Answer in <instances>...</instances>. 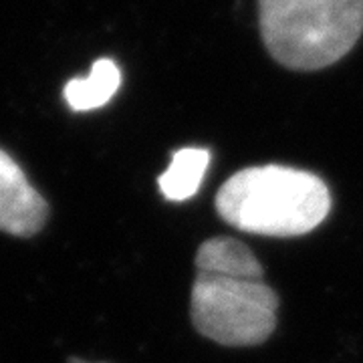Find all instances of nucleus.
I'll use <instances>...</instances> for the list:
<instances>
[{
	"label": "nucleus",
	"instance_id": "20e7f679",
	"mask_svg": "<svg viewBox=\"0 0 363 363\" xmlns=\"http://www.w3.org/2000/svg\"><path fill=\"white\" fill-rule=\"evenodd\" d=\"M49 218V204L28 182L25 169L0 150V233L30 238Z\"/></svg>",
	"mask_w": 363,
	"mask_h": 363
},
{
	"label": "nucleus",
	"instance_id": "39448f33",
	"mask_svg": "<svg viewBox=\"0 0 363 363\" xmlns=\"http://www.w3.org/2000/svg\"><path fill=\"white\" fill-rule=\"evenodd\" d=\"M198 274H216L228 279L262 281V264L247 245L236 238H210L196 255Z\"/></svg>",
	"mask_w": 363,
	"mask_h": 363
},
{
	"label": "nucleus",
	"instance_id": "423d86ee",
	"mask_svg": "<svg viewBox=\"0 0 363 363\" xmlns=\"http://www.w3.org/2000/svg\"><path fill=\"white\" fill-rule=\"evenodd\" d=\"M121 85V71L111 59H99L91 67L89 77L73 79L65 85V101L73 111H91L109 104Z\"/></svg>",
	"mask_w": 363,
	"mask_h": 363
},
{
	"label": "nucleus",
	"instance_id": "7ed1b4c3",
	"mask_svg": "<svg viewBox=\"0 0 363 363\" xmlns=\"http://www.w3.org/2000/svg\"><path fill=\"white\" fill-rule=\"evenodd\" d=\"M279 297L262 281L198 274L190 315L196 331L228 347L259 345L277 327Z\"/></svg>",
	"mask_w": 363,
	"mask_h": 363
},
{
	"label": "nucleus",
	"instance_id": "f257e3e1",
	"mask_svg": "<svg viewBox=\"0 0 363 363\" xmlns=\"http://www.w3.org/2000/svg\"><path fill=\"white\" fill-rule=\"evenodd\" d=\"M331 196L325 182L286 166L245 168L222 184L216 212L230 226L262 236H301L327 218Z\"/></svg>",
	"mask_w": 363,
	"mask_h": 363
},
{
	"label": "nucleus",
	"instance_id": "f03ea898",
	"mask_svg": "<svg viewBox=\"0 0 363 363\" xmlns=\"http://www.w3.org/2000/svg\"><path fill=\"white\" fill-rule=\"evenodd\" d=\"M259 16L264 47L295 71L337 63L363 33V0H259Z\"/></svg>",
	"mask_w": 363,
	"mask_h": 363
},
{
	"label": "nucleus",
	"instance_id": "6e6552de",
	"mask_svg": "<svg viewBox=\"0 0 363 363\" xmlns=\"http://www.w3.org/2000/svg\"><path fill=\"white\" fill-rule=\"evenodd\" d=\"M67 363H93V362H85V359H79V357H69Z\"/></svg>",
	"mask_w": 363,
	"mask_h": 363
},
{
	"label": "nucleus",
	"instance_id": "0eeeda50",
	"mask_svg": "<svg viewBox=\"0 0 363 363\" xmlns=\"http://www.w3.org/2000/svg\"><path fill=\"white\" fill-rule=\"evenodd\" d=\"M210 154L200 147H184L178 150L168 169L157 178L160 192L172 202H184L198 192L200 184L204 180Z\"/></svg>",
	"mask_w": 363,
	"mask_h": 363
}]
</instances>
